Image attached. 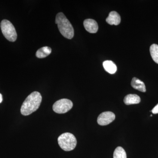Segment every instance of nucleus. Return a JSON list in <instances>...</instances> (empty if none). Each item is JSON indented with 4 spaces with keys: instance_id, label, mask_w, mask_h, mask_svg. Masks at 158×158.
Listing matches in <instances>:
<instances>
[{
    "instance_id": "obj_1",
    "label": "nucleus",
    "mask_w": 158,
    "mask_h": 158,
    "mask_svg": "<svg viewBox=\"0 0 158 158\" xmlns=\"http://www.w3.org/2000/svg\"><path fill=\"white\" fill-rule=\"evenodd\" d=\"M42 102V96L39 92L34 91L31 93L23 102L21 113L24 116H28L38 110Z\"/></svg>"
},
{
    "instance_id": "obj_2",
    "label": "nucleus",
    "mask_w": 158,
    "mask_h": 158,
    "mask_svg": "<svg viewBox=\"0 0 158 158\" xmlns=\"http://www.w3.org/2000/svg\"><path fill=\"white\" fill-rule=\"evenodd\" d=\"M56 23L63 37L69 39H71L73 37L74 34L73 27L63 13L59 12L57 14Z\"/></svg>"
},
{
    "instance_id": "obj_3",
    "label": "nucleus",
    "mask_w": 158,
    "mask_h": 158,
    "mask_svg": "<svg viewBox=\"0 0 158 158\" xmlns=\"http://www.w3.org/2000/svg\"><path fill=\"white\" fill-rule=\"evenodd\" d=\"M59 146L65 151H70L75 148L77 144L76 138L70 133H65L59 136L58 139Z\"/></svg>"
},
{
    "instance_id": "obj_4",
    "label": "nucleus",
    "mask_w": 158,
    "mask_h": 158,
    "mask_svg": "<svg viewBox=\"0 0 158 158\" xmlns=\"http://www.w3.org/2000/svg\"><path fill=\"white\" fill-rule=\"evenodd\" d=\"M1 28L3 35L8 40L14 42L16 40L17 34L15 28L9 21L3 20L1 22Z\"/></svg>"
},
{
    "instance_id": "obj_5",
    "label": "nucleus",
    "mask_w": 158,
    "mask_h": 158,
    "mask_svg": "<svg viewBox=\"0 0 158 158\" xmlns=\"http://www.w3.org/2000/svg\"><path fill=\"white\" fill-rule=\"evenodd\" d=\"M73 106L72 102L68 99L63 98L56 102L53 106L54 112L59 114L68 112Z\"/></svg>"
},
{
    "instance_id": "obj_6",
    "label": "nucleus",
    "mask_w": 158,
    "mask_h": 158,
    "mask_svg": "<svg viewBox=\"0 0 158 158\" xmlns=\"http://www.w3.org/2000/svg\"><path fill=\"white\" fill-rule=\"evenodd\" d=\"M115 119V115L113 112H105L100 114L97 119V122L101 126H106L110 124Z\"/></svg>"
},
{
    "instance_id": "obj_7",
    "label": "nucleus",
    "mask_w": 158,
    "mask_h": 158,
    "mask_svg": "<svg viewBox=\"0 0 158 158\" xmlns=\"http://www.w3.org/2000/svg\"><path fill=\"white\" fill-rule=\"evenodd\" d=\"M84 25L86 31L91 34L96 33L98 31V24L94 20L90 19H85L84 22Z\"/></svg>"
},
{
    "instance_id": "obj_8",
    "label": "nucleus",
    "mask_w": 158,
    "mask_h": 158,
    "mask_svg": "<svg viewBox=\"0 0 158 158\" xmlns=\"http://www.w3.org/2000/svg\"><path fill=\"white\" fill-rule=\"evenodd\" d=\"M106 21L111 25H118L121 22V18L117 12L112 11L110 12L109 16L106 19Z\"/></svg>"
},
{
    "instance_id": "obj_9",
    "label": "nucleus",
    "mask_w": 158,
    "mask_h": 158,
    "mask_svg": "<svg viewBox=\"0 0 158 158\" xmlns=\"http://www.w3.org/2000/svg\"><path fill=\"white\" fill-rule=\"evenodd\" d=\"M131 85L134 89L139 90L141 92H146V88L144 82L137 78H133L132 80Z\"/></svg>"
},
{
    "instance_id": "obj_10",
    "label": "nucleus",
    "mask_w": 158,
    "mask_h": 158,
    "mask_svg": "<svg viewBox=\"0 0 158 158\" xmlns=\"http://www.w3.org/2000/svg\"><path fill=\"white\" fill-rule=\"evenodd\" d=\"M141 102V98L135 94H128L124 98V102L126 105L137 104Z\"/></svg>"
},
{
    "instance_id": "obj_11",
    "label": "nucleus",
    "mask_w": 158,
    "mask_h": 158,
    "mask_svg": "<svg viewBox=\"0 0 158 158\" xmlns=\"http://www.w3.org/2000/svg\"><path fill=\"white\" fill-rule=\"evenodd\" d=\"M104 68L106 71L110 74H114L117 71V66L112 61L107 60L103 63Z\"/></svg>"
},
{
    "instance_id": "obj_12",
    "label": "nucleus",
    "mask_w": 158,
    "mask_h": 158,
    "mask_svg": "<svg viewBox=\"0 0 158 158\" xmlns=\"http://www.w3.org/2000/svg\"><path fill=\"white\" fill-rule=\"evenodd\" d=\"M52 52V49L49 47H43L40 48L36 52V56L40 59L45 58Z\"/></svg>"
},
{
    "instance_id": "obj_13",
    "label": "nucleus",
    "mask_w": 158,
    "mask_h": 158,
    "mask_svg": "<svg viewBox=\"0 0 158 158\" xmlns=\"http://www.w3.org/2000/svg\"><path fill=\"white\" fill-rule=\"evenodd\" d=\"M150 52L153 61L158 64V45L153 44L151 46Z\"/></svg>"
},
{
    "instance_id": "obj_14",
    "label": "nucleus",
    "mask_w": 158,
    "mask_h": 158,
    "mask_svg": "<svg viewBox=\"0 0 158 158\" xmlns=\"http://www.w3.org/2000/svg\"><path fill=\"white\" fill-rule=\"evenodd\" d=\"M113 158H127L125 151L120 146L116 148L113 153Z\"/></svg>"
},
{
    "instance_id": "obj_15",
    "label": "nucleus",
    "mask_w": 158,
    "mask_h": 158,
    "mask_svg": "<svg viewBox=\"0 0 158 158\" xmlns=\"http://www.w3.org/2000/svg\"><path fill=\"white\" fill-rule=\"evenodd\" d=\"M152 112L153 114H158V104L152 110Z\"/></svg>"
},
{
    "instance_id": "obj_16",
    "label": "nucleus",
    "mask_w": 158,
    "mask_h": 158,
    "mask_svg": "<svg viewBox=\"0 0 158 158\" xmlns=\"http://www.w3.org/2000/svg\"><path fill=\"white\" fill-rule=\"evenodd\" d=\"M2 101H3L2 95V94H1V93H0V103H1L2 102Z\"/></svg>"
}]
</instances>
